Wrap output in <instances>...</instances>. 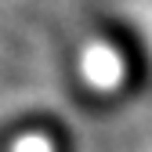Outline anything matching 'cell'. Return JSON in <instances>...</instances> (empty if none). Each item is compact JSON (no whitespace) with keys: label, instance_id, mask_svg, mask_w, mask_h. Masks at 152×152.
I'll return each mask as SVG.
<instances>
[{"label":"cell","instance_id":"6da1fadb","mask_svg":"<svg viewBox=\"0 0 152 152\" xmlns=\"http://www.w3.org/2000/svg\"><path fill=\"white\" fill-rule=\"evenodd\" d=\"M83 76L94 83V87H116L120 83V76H123V62L116 58V51L112 47H87L83 54Z\"/></svg>","mask_w":152,"mask_h":152},{"label":"cell","instance_id":"7a4b0ae2","mask_svg":"<svg viewBox=\"0 0 152 152\" xmlns=\"http://www.w3.org/2000/svg\"><path fill=\"white\" fill-rule=\"evenodd\" d=\"M15 152H51V141L47 138H22L15 145Z\"/></svg>","mask_w":152,"mask_h":152}]
</instances>
